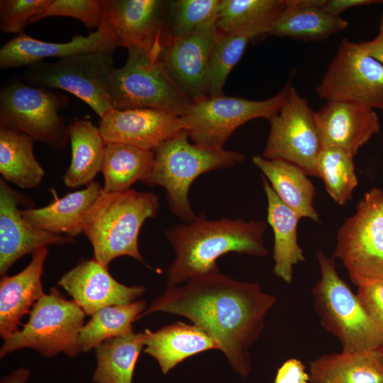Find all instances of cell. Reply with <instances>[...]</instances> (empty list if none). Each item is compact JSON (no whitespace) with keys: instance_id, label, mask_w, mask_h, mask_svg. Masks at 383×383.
<instances>
[{"instance_id":"6da1fadb","label":"cell","mask_w":383,"mask_h":383,"mask_svg":"<svg viewBox=\"0 0 383 383\" xmlns=\"http://www.w3.org/2000/svg\"><path fill=\"white\" fill-rule=\"evenodd\" d=\"M276 301L258 283L237 281L218 270L181 287L167 285L139 318L155 312L186 317L213 339L233 370L245 377L251 370L249 348Z\"/></svg>"},{"instance_id":"7a4b0ae2","label":"cell","mask_w":383,"mask_h":383,"mask_svg":"<svg viewBox=\"0 0 383 383\" xmlns=\"http://www.w3.org/2000/svg\"><path fill=\"white\" fill-rule=\"evenodd\" d=\"M266 229L263 221L209 220L202 214L192 222L172 226L165 233L175 252L167 268V285H177L218 270L216 260L231 252L267 256Z\"/></svg>"},{"instance_id":"3957f363","label":"cell","mask_w":383,"mask_h":383,"mask_svg":"<svg viewBox=\"0 0 383 383\" xmlns=\"http://www.w3.org/2000/svg\"><path fill=\"white\" fill-rule=\"evenodd\" d=\"M159 206L157 196L151 192L102 191L89 209L83 227L93 258L106 267L121 256L143 262L138 248L140 231L147 219L157 216Z\"/></svg>"},{"instance_id":"277c9868","label":"cell","mask_w":383,"mask_h":383,"mask_svg":"<svg viewBox=\"0 0 383 383\" xmlns=\"http://www.w3.org/2000/svg\"><path fill=\"white\" fill-rule=\"evenodd\" d=\"M189 138L183 131L156 148L152 167L142 182L164 187L170 209L185 223L197 217L188 197L193 182L201 174L231 167L245 158L242 152L201 146Z\"/></svg>"},{"instance_id":"5b68a950","label":"cell","mask_w":383,"mask_h":383,"mask_svg":"<svg viewBox=\"0 0 383 383\" xmlns=\"http://www.w3.org/2000/svg\"><path fill=\"white\" fill-rule=\"evenodd\" d=\"M316 257L321 277L312 295L321 325L340 340L344 352L378 350L383 345V334L338 275L335 260L321 250Z\"/></svg>"},{"instance_id":"8992f818","label":"cell","mask_w":383,"mask_h":383,"mask_svg":"<svg viewBox=\"0 0 383 383\" xmlns=\"http://www.w3.org/2000/svg\"><path fill=\"white\" fill-rule=\"evenodd\" d=\"M107 92L112 109H154L182 116L192 100L172 79L159 58L131 48L125 65L114 68Z\"/></svg>"},{"instance_id":"52a82bcc","label":"cell","mask_w":383,"mask_h":383,"mask_svg":"<svg viewBox=\"0 0 383 383\" xmlns=\"http://www.w3.org/2000/svg\"><path fill=\"white\" fill-rule=\"evenodd\" d=\"M69 102L68 96L60 91L30 86L21 79H11L0 91V128L21 132L62 150L70 140L59 111Z\"/></svg>"},{"instance_id":"ba28073f","label":"cell","mask_w":383,"mask_h":383,"mask_svg":"<svg viewBox=\"0 0 383 383\" xmlns=\"http://www.w3.org/2000/svg\"><path fill=\"white\" fill-rule=\"evenodd\" d=\"M85 315L74 300L66 299L56 288H51L32 307L22 328L4 340L0 357L25 348L45 357L61 352L74 357L81 351L78 337Z\"/></svg>"},{"instance_id":"9c48e42d","label":"cell","mask_w":383,"mask_h":383,"mask_svg":"<svg viewBox=\"0 0 383 383\" xmlns=\"http://www.w3.org/2000/svg\"><path fill=\"white\" fill-rule=\"evenodd\" d=\"M333 257L357 287L383 279V190L374 187L340 227Z\"/></svg>"},{"instance_id":"30bf717a","label":"cell","mask_w":383,"mask_h":383,"mask_svg":"<svg viewBox=\"0 0 383 383\" xmlns=\"http://www.w3.org/2000/svg\"><path fill=\"white\" fill-rule=\"evenodd\" d=\"M113 52H88L52 62H38L27 67L21 79L33 87L70 92L102 118L112 109L107 86L114 69Z\"/></svg>"},{"instance_id":"8fae6325","label":"cell","mask_w":383,"mask_h":383,"mask_svg":"<svg viewBox=\"0 0 383 383\" xmlns=\"http://www.w3.org/2000/svg\"><path fill=\"white\" fill-rule=\"evenodd\" d=\"M292 86L289 82L275 95L260 101L225 95L193 101L180 116L184 131L196 145L223 148L230 135L242 125L257 118L270 121L277 114Z\"/></svg>"},{"instance_id":"7c38bea8","label":"cell","mask_w":383,"mask_h":383,"mask_svg":"<svg viewBox=\"0 0 383 383\" xmlns=\"http://www.w3.org/2000/svg\"><path fill=\"white\" fill-rule=\"evenodd\" d=\"M326 101L355 103L383 111V64L344 38L315 88Z\"/></svg>"},{"instance_id":"4fadbf2b","label":"cell","mask_w":383,"mask_h":383,"mask_svg":"<svg viewBox=\"0 0 383 383\" xmlns=\"http://www.w3.org/2000/svg\"><path fill=\"white\" fill-rule=\"evenodd\" d=\"M315 112L292 86L280 111L269 121L270 130L262 157L288 162L308 176L317 177L315 163L322 145Z\"/></svg>"},{"instance_id":"5bb4252c","label":"cell","mask_w":383,"mask_h":383,"mask_svg":"<svg viewBox=\"0 0 383 383\" xmlns=\"http://www.w3.org/2000/svg\"><path fill=\"white\" fill-rule=\"evenodd\" d=\"M101 19L117 46L137 48L159 58L171 42L170 1L99 0Z\"/></svg>"},{"instance_id":"9a60e30c","label":"cell","mask_w":383,"mask_h":383,"mask_svg":"<svg viewBox=\"0 0 383 383\" xmlns=\"http://www.w3.org/2000/svg\"><path fill=\"white\" fill-rule=\"evenodd\" d=\"M100 118L99 128L106 144L123 143L152 151L185 128L179 116L154 109H111Z\"/></svg>"},{"instance_id":"2e32d148","label":"cell","mask_w":383,"mask_h":383,"mask_svg":"<svg viewBox=\"0 0 383 383\" xmlns=\"http://www.w3.org/2000/svg\"><path fill=\"white\" fill-rule=\"evenodd\" d=\"M26 198L0 179V274L5 276L21 257L50 245L75 242L73 238L48 233L30 224L21 215Z\"/></svg>"},{"instance_id":"e0dca14e","label":"cell","mask_w":383,"mask_h":383,"mask_svg":"<svg viewBox=\"0 0 383 383\" xmlns=\"http://www.w3.org/2000/svg\"><path fill=\"white\" fill-rule=\"evenodd\" d=\"M221 34L217 23L172 40L159 60L168 73L193 101L208 96L206 75L211 52Z\"/></svg>"},{"instance_id":"ac0fdd59","label":"cell","mask_w":383,"mask_h":383,"mask_svg":"<svg viewBox=\"0 0 383 383\" xmlns=\"http://www.w3.org/2000/svg\"><path fill=\"white\" fill-rule=\"evenodd\" d=\"M87 315L113 305L131 304L145 292L143 286L128 287L116 281L108 267L91 260H81L58 281Z\"/></svg>"},{"instance_id":"d6986e66","label":"cell","mask_w":383,"mask_h":383,"mask_svg":"<svg viewBox=\"0 0 383 383\" xmlns=\"http://www.w3.org/2000/svg\"><path fill=\"white\" fill-rule=\"evenodd\" d=\"M322 148H336L353 157L381 128L377 113L365 106L326 101L315 112Z\"/></svg>"},{"instance_id":"ffe728a7","label":"cell","mask_w":383,"mask_h":383,"mask_svg":"<svg viewBox=\"0 0 383 383\" xmlns=\"http://www.w3.org/2000/svg\"><path fill=\"white\" fill-rule=\"evenodd\" d=\"M117 47L109 28L102 22L88 35H74L65 43L40 40L23 32L1 48L0 68L28 67L49 57L62 59L88 52L115 51Z\"/></svg>"},{"instance_id":"44dd1931","label":"cell","mask_w":383,"mask_h":383,"mask_svg":"<svg viewBox=\"0 0 383 383\" xmlns=\"http://www.w3.org/2000/svg\"><path fill=\"white\" fill-rule=\"evenodd\" d=\"M48 251L47 247L35 250L26 267L1 279L0 335L4 340L19 330L23 316L45 294L41 277Z\"/></svg>"},{"instance_id":"7402d4cb","label":"cell","mask_w":383,"mask_h":383,"mask_svg":"<svg viewBox=\"0 0 383 383\" xmlns=\"http://www.w3.org/2000/svg\"><path fill=\"white\" fill-rule=\"evenodd\" d=\"M102 192V186L92 182L84 189L55 198L41 208L21 210L23 217L41 231L73 238L83 233L86 215Z\"/></svg>"},{"instance_id":"603a6c76","label":"cell","mask_w":383,"mask_h":383,"mask_svg":"<svg viewBox=\"0 0 383 383\" xmlns=\"http://www.w3.org/2000/svg\"><path fill=\"white\" fill-rule=\"evenodd\" d=\"M144 333V351L157 361L164 374L191 356L218 350L213 339L194 324L178 321L157 331L146 329Z\"/></svg>"},{"instance_id":"cb8c5ba5","label":"cell","mask_w":383,"mask_h":383,"mask_svg":"<svg viewBox=\"0 0 383 383\" xmlns=\"http://www.w3.org/2000/svg\"><path fill=\"white\" fill-rule=\"evenodd\" d=\"M325 0H286V7L269 35L304 41H320L345 30L348 22L321 7Z\"/></svg>"},{"instance_id":"d4e9b609","label":"cell","mask_w":383,"mask_h":383,"mask_svg":"<svg viewBox=\"0 0 383 383\" xmlns=\"http://www.w3.org/2000/svg\"><path fill=\"white\" fill-rule=\"evenodd\" d=\"M262 182L267 201V221L274 233L273 272L291 283L294 266L305 260L297 240V225L301 218L280 200L264 177Z\"/></svg>"},{"instance_id":"484cf974","label":"cell","mask_w":383,"mask_h":383,"mask_svg":"<svg viewBox=\"0 0 383 383\" xmlns=\"http://www.w3.org/2000/svg\"><path fill=\"white\" fill-rule=\"evenodd\" d=\"M252 161L287 206L300 218L318 221L319 216L313 206L316 189L304 170L288 162L262 156H253Z\"/></svg>"},{"instance_id":"4316f807","label":"cell","mask_w":383,"mask_h":383,"mask_svg":"<svg viewBox=\"0 0 383 383\" xmlns=\"http://www.w3.org/2000/svg\"><path fill=\"white\" fill-rule=\"evenodd\" d=\"M309 365L310 383H383L377 350L324 354Z\"/></svg>"},{"instance_id":"83f0119b","label":"cell","mask_w":383,"mask_h":383,"mask_svg":"<svg viewBox=\"0 0 383 383\" xmlns=\"http://www.w3.org/2000/svg\"><path fill=\"white\" fill-rule=\"evenodd\" d=\"M72 158L62 179L66 187L88 185L101 171L106 144L99 127L88 119L75 120L67 126Z\"/></svg>"},{"instance_id":"f1b7e54d","label":"cell","mask_w":383,"mask_h":383,"mask_svg":"<svg viewBox=\"0 0 383 383\" xmlns=\"http://www.w3.org/2000/svg\"><path fill=\"white\" fill-rule=\"evenodd\" d=\"M286 7V0H220L217 26L223 33L252 39L269 34Z\"/></svg>"},{"instance_id":"f546056e","label":"cell","mask_w":383,"mask_h":383,"mask_svg":"<svg viewBox=\"0 0 383 383\" xmlns=\"http://www.w3.org/2000/svg\"><path fill=\"white\" fill-rule=\"evenodd\" d=\"M33 140L21 132L0 128V173L22 189L37 187L45 176L33 152Z\"/></svg>"},{"instance_id":"4dcf8cb0","label":"cell","mask_w":383,"mask_h":383,"mask_svg":"<svg viewBox=\"0 0 383 383\" xmlns=\"http://www.w3.org/2000/svg\"><path fill=\"white\" fill-rule=\"evenodd\" d=\"M154 152L123 143L106 144L101 172L102 191L118 192L131 189L150 173L154 163Z\"/></svg>"},{"instance_id":"1f68e13d","label":"cell","mask_w":383,"mask_h":383,"mask_svg":"<svg viewBox=\"0 0 383 383\" xmlns=\"http://www.w3.org/2000/svg\"><path fill=\"white\" fill-rule=\"evenodd\" d=\"M145 333L133 331L109 338L95 348L96 383H132L135 365L144 346Z\"/></svg>"},{"instance_id":"d6a6232c","label":"cell","mask_w":383,"mask_h":383,"mask_svg":"<svg viewBox=\"0 0 383 383\" xmlns=\"http://www.w3.org/2000/svg\"><path fill=\"white\" fill-rule=\"evenodd\" d=\"M145 306V301L138 300L128 304L106 306L95 312L79 332L78 343L81 351L95 349L109 338L132 332L133 322L139 319Z\"/></svg>"},{"instance_id":"836d02e7","label":"cell","mask_w":383,"mask_h":383,"mask_svg":"<svg viewBox=\"0 0 383 383\" xmlns=\"http://www.w3.org/2000/svg\"><path fill=\"white\" fill-rule=\"evenodd\" d=\"M353 157L341 149L323 147L316 160L317 177L322 179L327 193L339 205L352 199L358 184Z\"/></svg>"},{"instance_id":"e575fe53","label":"cell","mask_w":383,"mask_h":383,"mask_svg":"<svg viewBox=\"0 0 383 383\" xmlns=\"http://www.w3.org/2000/svg\"><path fill=\"white\" fill-rule=\"evenodd\" d=\"M252 39L247 35L221 32L208 64L206 75V91L208 96L224 95L223 87L226 79L243 55Z\"/></svg>"},{"instance_id":"d590c367","label":"cell","mask_w":383,"mask_h":383,"mask_svg":"<svg viewBox=\"0 0 383 383\" xmlns=\"http://www.w3.org/2000/svg\"><path fill=\"white\" fill-rule=\"evenodd\" d=\"M220 0L170 1L169 27L172 41L217 23Z\"/></svg>"},{"instance_id":"8d00e7d4","label":"cell","mask_w":383,"mask_h":383,"mask_svg":"<svg viewBox=\"0 0 383 383\" xmlns=\"http://www.w3.org/2000/svg\"><path fill=\"white\" fill-rule=\"evenodd\" d=\"M55 16L75 18L91 33L101 23L99 0H52L45 11L31 18L28 25Z\"/></svg>"},{"instance_id":"74e56055","label":"cell","mask_w":383,"mask_h":383,"mask_svg":"<svg viewBox=\"0 0 383 383\" xmlns=\"http://www.w3.org/2000/svg\"><path fill=\"white\" fill-rule=\"evenodd\" d=\"M52 0H1L0 30L5 33H23L31 18L45 11Z\"/></svg>"},{"instance_id":"f35d334b","label":"cell","mask_w":383,"mask_h":383,"mask_svg":"<svg viewBox=\"0 0 383 383\" xmlns=\"http://www.w3.org/2000/svg\"><path fill=\"white\" fill-rule=\"evenodd\" d=\"M356 295L372 323L383 334V279L358 286Z\"/></svg>"},{"instance_id":"ab89813d","label":"cell","mask_w":383,"mask_h":383,"mask_svg":"<svg viewBox=\"0 0 383 383\" xmlns=\"http://www.w3.org/2000/svg\"><path fill=\"white\" fill-rule=\"evenodd\" d=\"M309 379L302 362L292 358L279 368L273 383H308Z\"/></svg>"},{"instance_id":"60d3db41","label":"cell","mask_w":383,"mask_h":383,"mask_svg":"<svg viewBox=\"0 0 383 383\" xmlns=\"http://www.w3.org/2000/svg\"><path fill=\"white\" fill-rule=\"evenodd\" d=\"M379 4H383V0H325L321 9L333 16L340 17L349 9Z\"/></svg>"},{"instance_id":"b9f144b4","label":"cell","mask_w":383,"mask_h":383,"mask_svg":"<svg viewBox=\"0 0 383 383\" xmlns=\"http://www.w3.org/2000/svg\"><path fill=\"white\" fill-rule=\"evenodd\" d=\"M359 43L370 55L383 64V13L380 17L377 36L371 40Z\"/></svg>"},{"instance_id":"7bdbcfd3","label":"cell","mask_w":383,"mask_h":383,"mask_svg":"<svg viewBox=\"0 0 383 383\" xmlns=\"http://www.w3.org/2000/svg\"><path fill=\"white\" fill-rule=\"evenodd\" d=\"M30 375L28 369L20 367L4 377L0 383H26Z\"/></svg>"},{"instance_id":"ee69618b","label":"cell","mask_w":383,"mask_h":383,"mask_svg":"<svg viewBox=\"0 0 383 383\" xmlns=\"http://www.w3.org/2000/svg\"><path fill=\"white\" fill-rule=\"evenodd\" d=\"M378 354H379V360H380V362L383 365V345L382 347H380L378 350Z\"/></svg>"},{"instance_id":"f6af8a7d","label":"cell","mask_w":383,"mask_h":383,"mask_svg":"<svg viewBox=\"0 0 383 383\" xmlns=\"http://www.w3.org/2000/svg\"><path fill=\"white\" fill-rule=\"evenodd\" d=\"M382 153H383V140H382Z\"/></svg>"}]
</instances>
